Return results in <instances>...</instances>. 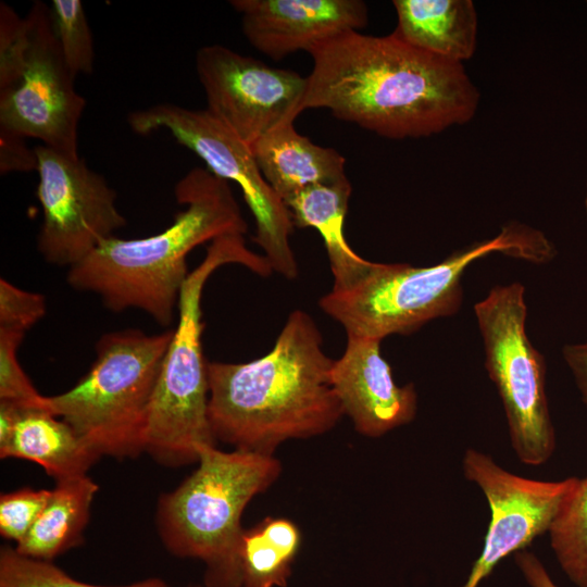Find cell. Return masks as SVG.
<instances>
[{"label": "cell", "instance_id": "1", "mask_svg": "<svg viewBox=\"0 0 587 587\" xmlns=\"http://www.w3.org/2000/svg\"><path fill=\"white\" fill-rule=\"evenodd\" d=\"M302 103L390 138L428 137L467 123L479 92L463 64L390 34L347 30L314 45Z\"/></svg>", "mask_w": 587, "mask_h": 587}, {"label": "cell", "instance_id": "2", "mask_svg": "<svg viewBox=\"0 0 587 587\" xmlns=\"http://www.w3.org/2000/svg\"><path fill=\"white\" fill-rule=\"evenodd\" d=\"M333 361L313 319L295 310L263 357L246 363L208 362L215 439L235 450L274 455L289 439L329 432L344 416L330 383Z\"/></svg>", "mask_w": 587, "mask_h": 587}, {"label": "cell", "instance_id": "3", "mask_svg": "<svg viewBox=\"0 0 587 587\" xmlns=\"http://www.w3.org/2000/svg\"><path fill=\"white\" fill-rule=\"evenodd\" d=\"M175 198L186 208L166 229L145 238L104 240L68 268L70 286L99 296L112 312L137 309L168 326L189 274L188 253L248 229L228 182L208 168L190 170L176 184Z\"/></svg>", "mask_w": 587, "mask_h": 587}, {"label": "cell", "instance_id": "4", "mask_svg": "<svg viewBox=\"0 0 587 587\" xmlns=\"http://www.w3.org/2000/svg\"><path fill=\"white\" fill-rule=\"evenodd\" d=\"M494 252L539 264L557 253L541 232L510 223L495 238L457 251L435 265L375 263L357 286L330 290L319 305L346 329L347 336L383 340L395 334L409 335L433 320L455 314L463 301L465 270Z\"/></svg>", "mask_w": 587, "mask_h": 587}, {"label": "cell", "instance_id": "5", "mask_svg": "<svg viewBox=\"0 0 587 587\" xmlns=\"http://www.w3.org/2000/svg\"><path fill=\"white\" fill-rule=\"evenodd\" d=\"M198 464L176 489L160 496L158 532L172 554L204 562V587H242L241 515L277 480L282 464L275 455L216 447L201 449Z\"/></svg>", "mask_w": 587, "mask_h": 587}, {"label": "cell", "instance_id": "6", "mask_svg": "<svg viewBox=\"0 0 587 587\" xmlns=\"http://www.w3.org/2000/svg\"><path fill=\"white\" fill-rule=\"evenodd\" d=\"M237 263L266 277L264 255L246 247L243 235L214 239L202 262L185 280L178 300V324L164 355L149 407L145 452L167 466L198 462L200 450L216 447L209 420L208 362L202 353L201 297L211 274Z\"/></svg>", "mask_w": 587, "mask_h": 587}, {"label": "cell", "instance_id": "7", "mask_svg": "<svg viewBox=\"0 0 587 587\" xmlns=\"http://www.w3.org/2000/svg\"><path fill=\"white\" fill-rule=\"evenodd\" d=\"M173 332L103 335L89 371L67 391L49 397L53 413L100 457L145 452L149 407Z\"/></svg>", "mask_w": 587, "mask_h": 587}, {"label": "cell", "instance_id": "8", "mask_svg": "<svg viewBox=\"0 0 587 587\" xmlns=\"http://www.w3.org/2000/svg\"><path fill=\"white\" fill-rule=\"evenodd\" d=\"M474 313L511 446L522 463L541 465L555 449V433L546 394V361L526 334L524 286L515 282L494 287L475 303Z\"/></svg>", "mask_w": 587, "mask_h": 587}, {"label": "cell", "instance_id": "9", "mask_svg": "<svg viewBox=\"0 0 587 587\" xmlns=\"http://www.w3.org/2000/svg\"><path fill=\"white\" fill-rule=\"evenodd\" d=\"M127 121L139 135L170 132L178 143L200 157L212 174L236 183L254 218L253 242L262 248L273 271L288 279L298 275L289 243L295 227L290 212L264 178L249 146L207 109L160 103L132 112Z\"/></svg>", "mask_w": 587, "mask_h": 587}, {"label": "cell", "instance_id": "10", "mask_svg": "<svg viewBox=\"0 0 587 587\" xmlns=\"http://www.w3.org/2000/svg\"><path fill=\"white\" fill-rule=\"evenodd\" d=\"M25 20V64L17 82L0 90V129L78 158L77 130L86 101L63 60L50 8L36 1Z\"/></svg>", "mask_w": 587, "mask_h": 587}, {"label": "cell", "instance_id": "11", "mask_svg": "<svg viewBox=\"0 0 587 587\" xmlns=\"http://www.w3.org/2000/svg\"><path fill=\"white\" fill-rule=\"evenodd\" d=\"M39 183L37 198L43 221L37 249L50 264H78L101 242L126 225L116 192L83 159L66 157L43 145L34 148Z\"/></svg>", "mask_w": 587, "mask_h": 587}, {"label": "cell", "instance_id": "12", "mask_svg": "<svg viewBox=\"0 0 587 587\" xmlns=\"http://www.w3.org/2000/svg\"><path fill=\"white\" fill-rule=\"evenodd\" d=\"M196 70L207 110L247 146L294 123L303 111L307 77L221 46L201 47Z\"/></svg>", "mask_w": 587, "mask_h": 587}, {"label": "cell", "instance_id": "13", "mask_svg": "<svg viewBox=\"0 0 587 587\" xmlns=\"http://www.w3.org/2000/svg\"><path fill=\"white\" fill-rule=\"evenodd\" d=\"M462 464L465 478L479 487L490 509L482 552L461 586L478 587L501 560L524 550L550 530L578 478L557 482L525 478L504 470L476 449L465 451Z\"/></svg>", "mask_w": 587, "mask_h": 587}, {"label": "cell", "instance_id": "14", "mask_svg": "<svg viewBox=\"0 0 587 587\" xmlns=\"http://www.w3.org/2000/svg\"><path fill=\"white\" fill-rule=\"evenodd\" d=\"M380 342L348 335L342 355L333 361L330 369V383L344 415L359 434L372 438L409 424L417 411L413 384H396Z\"/></svg>", "mask_w": 587, "mask_h": 587}, {"label": "cell", "instance_id": "15", "mask_svg": "<svg viewBox=\"0 0 587 587\" xmlns=\"http://www.w3.org/2000/svg\"><path fill=\"white\" fill-rule=\"evenodd\" d=\"M247 40L273 60L367 24L360 0H232Z\"/></svg>", "mask_w": 587, "mask_h": 587}, {"label": "cell", "instance_id": "16", "mask_svg": "<svg viewBox=\"0 0 587 587\" xmlns=\"http://www.w3.org/2000/svg\"><path fill=\"white\" fill-rule=\"evenodd\" d=\"M58 417L50 410L1 403L0 458L35 462L57 482L86 475L100 455Z\"/></svg>", "mask_w": 587, "mask_h": 587}, {"label": "cell", "instance_id": "17", "mask_svg": "<svg viewBox=\"0 0 587 587\" xmlns=\"http://www.w3.org/2000/svg\"><path fill=\"white\" fill-rule=\"evenodd\" d=\"M250 149L264 178L283 201L313 186L348 180L345 158L299 134L294 123L272 130Z\"/></svg>", "mask_w": 587, "mask_h": 587}, {"label": "cell", "instance_id": "18", "mask_svg": "<svg viewBox=\"0 0 587 587\" xmlns=\"http://www.w3.org/2000/svg\"><path fill=\"white\" fill-rule=\"evenodd\" d=\"M400 40L434 55L463 64L474 55L477 13L471 0H395Z\"/></svg>", "mask_w": 587, "mask_h": 587}, {"label": "cell", "instance_id": "19", "mask_svg": "<svg viewBox=\"0 0 587 587\" xmlns=\"http://www.w3.org/2000/svg\"><path fill=\"white\" fill-rule=\"evenodd\" d=\"M351 191L348 179L337 185L307 188L284 201L295 226L313 227L321 234L334 277L332 290L335 291L353 288L375 265L357 254L344 234Z\"/></svg>", "mask_w": 587, "mask_h": 587}, {"label": "cell", "instance_id": "20", "mask_svg": "<svg viewBox=\"0 0 587 587\" xmlns=\"http://www.w3.org/2000/svg\"><path fill=\"white\" fill-rule=\"evenodd\" d=\"M98 488L87 475L58 480L45 508L15 550L28 558L52 561L80 544Z\"/></svg>", "mask_w": 587, "mask_h": 587}, {"label": "cell", "instance_id": "21", "mask_svg": "<svg viewBox=\"0 0 587 587\" xmlns=\"http://www.w3.org/2000/svg\"><path fill=\"white\" fill-rule=\"evenodd\" d=\"M302 535L286 517L263 519L245 528L239 542L242 587H286Z\"/></svg>", "mask_w": 587, "mask_h": 587}, {"label": "cell", "instance_id": "22", "mask_svg": "<svg viewBox=\"0 0 587 587\" xmlns=\"http://www.w3.org/2000/svg\"><path fill=\"white\" fill-rule=\"evenodd\" d=\"M548 533L564 574L577 587H587V475L578 478Z\"/></svg>", "mask_w": 587, "mask_h": 587}, {"label": "cell", "instance_id": "23", "mask_svg": "<svg viewBox=\"0 0 587 587\" xmlns=\"http://www.w3.org/2000/svg\"><path fill=\"white\" fill-rule=\"evenodd\" d=\"M0 587H171L165 580L150 577L129 585L99 586L72 578L52 561L18 553L15 548L0 549Z\"/></svg>", "mask_w": 587, "mask_h": 587}, {"label": "cell", "instance_id": "24", "mask_svg": "<svg viewBox=\"0 0 587 587\" xmlns=\"http://www.w3.org/2000/svg\"><path fill=\"white\" fill-rule=\"evenodd\" d=\"M52 26L63 60L74 78L93 71L95 48L84 5L79 0H53Z\"/></svg>", "mask_w": 587, "mask_h": 587}, {"label": "cell", "instance_id": "25", "mask_svg": "<svg viewBox=\"0 0 587 587\" xmlns=\"http://www.w3.org/2000/svg\"><path fill=\"white\" fill-rule=\"evenodd\" d=\"M24 336L22 332L0 328V400L52 411L49 397L36 390L17 360Z\"/></svg>", "mask_w": 587, "mask_h": 587}, {"label": "cell", "instance_id": "26", "mask_svg": "<svg viewBox=\"0 0 587 587\" xmlns=\"http://www.w3.org/2000/svg\"><path fill=\"white\" fill-rule=\"evenodd\" d=\"M51 490L21 488L0 497V534L21 542L45 508Z\"/></svg>", "mask_w": 587, "mask_h": 587}, {"label": "cell", "instance_id": "27", "mask_svg": "<svg viewBox=\"0 0 587 587\" xmlns=\"http://www.w3.org/2000/svg\"><path fill=\"white\" fill-rule=\"evenodd\" d=\"M28 47V29L9 4H0V90L12 86L21 76Z\"/></svg>", "mask_w": 587, "mask_h": 587}, {"label": "cell", "instance_id": "28", "mask_svg": "<svg viewBox=\"0 0 587 587\" xmlns=\"http://www.w3.org/2000/svg\"><path fill=\"white\" fill-rule=\"evenodd\" d=\"M46 313L42 295L0 279V328L26 333Z\"/></svg>", "mask_w": 587, "mask_h": 587}, {"label": "cell", "instance_id": "29", "mask_svg": "<svg viewBox=\"0 0 587 587\" xmlns=\"http://www.w3.org/2000/svg\"><path fill=\"white\" fill-rule=\"evenodd\" d=\"M37 157L25 138L0 129V170L2 174L20 171H37Z\"/></svg>", "mask_w": 587, "mask_h": 587}, {"label": "cell", "instance_id": "30", "mask_svg": "<svg viewBox=\"0 0 587 587\" xmlns=\"http://www.w3.org/2000/svg\"><path fill=\"white\" fill-rule=\"evenodd\" d=\"M562 355L574 377L582 400L587 407V340L565 345Z\"/></svg>", "mask_w": 587, "mask_h": 587}, {"label": "cell", "instance_id": "31", "mask_svg": "<svg viewBox=\"0 0 587 587\" xmlns=\"http://www.w3.org/2000/svg\"><path fill=\"white\" fill-rule=\"evenodd\" d=\"M514 560L530 587H558L534 553L522 550L515 553Z\"/></svg>", "mask_w": 587, "mask_h": 587}, {"label": "cell", "instance_id": "32", "mask_svg": "<svg viewBox=\"0 0 587 587\" xmlns=\"http://www.w3.org/2000/svg\"><path fill=\"white\" fill-rule=\"evenodd\" d=\"M585 210L587 214V184H586Z\"/></svg>", "mask_w": 587, "mask_h": 587}, {"label": "cell", "instance_id": "33", "mask_svg": "<svg viewBox=\"0 0 587 587\" xmlns=\"http://www.w3.org/2000/svg\"><path fill=\"white\" fill-rule=\"evenodd\" d=\"M190 587H202V586H190ZM204 587V586H203Z\"/></svg>", "mask_w": 587, "mask_h": 587}]
</instances>
